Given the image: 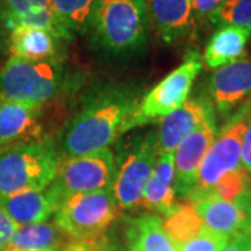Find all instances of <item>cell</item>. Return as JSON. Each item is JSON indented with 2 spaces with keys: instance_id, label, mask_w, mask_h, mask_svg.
<instances>
[{
  "instance_id": "f546056e",
  "label": "cell",
  "mask_w": 251,
  "mask_h": 251,
  "mask_svg": "<svg viewBox=\"0 0 251 251\" xmlns=\"http://www.w3.org/2000/svg\"><path fill=\"white\" fill-rule=\"evenodd\" d=\"M242 166L251 176V126L247 128L242 150Z\"/></svg>"
},
{
  "instance_id": "7c38bea8",
  "label": "cell",
  "mask_w": 251,
  "mask_h": 251,
  "mask_svg": "<svg viewBox=\"0 0 251 251\" xmlns=\"http://www.w3.org/2000/svg\"><path fill=\"white\" fill-rule=\"evenodd\" d=\"M208 92L221 115H229L251 95V56L215 70L209 77Z\"/></svg>"
},
{
  "instance_id": "d6986e66",
  "label": "cell",
  "mask_w": 251,
  "mask_h": 251,
  "mask_svg": "<svg viewBox=\"0 0 251 251\" xmlns=\"http://www.w3.org/2000/svg\"><path fill=\"white\" fill-rule=\"evenodd\" d=\"M0 205L18 226L46 222L53 215L57 201L49 187L28 190L11 196H0Z\"/></svg>"
},
{
  "instance_id": "1f68e13d",
  "label": "cell",
  "mask_w": 251,
  "mask_h": 251,
  "mask_svg": "<svg viewBox=\"0 0 251 251\" xmlns=\"http://www.w3.org/2000/svg\"><path fill=\"white\" fill-rule=\"evenodd\" d=\"M242 251H251V243L244 233L242 234Z\"/></svg>"
},
{
  "instance_id": "4fadbf2b",
  "label": "cell",
  "mask_w": 251,
  "mask_h": 251,
  "mask_svg": "<svg viewBox=\"0 0 251 251\" xmlns=\"http://www.w3.org/2000/svg\"><path fill=\"white\" fill-rule=\"evenodd\" d=\"M41 28L52 31L70 42L52 9V0H0V28L6 35L14 28Z\"/></svg>"
},
{
  "instance_id": "83f0119b",
  "label": "cell",
  "mask_w": 251,
  "mask_h": 251,
  "mask_svg": "<svg viewBox=\"0 0 251 251\" xmlns=\"http://www.w3.org/2000/svg\"><path fill=\"white\" fill-rule=\"evenodd\" d=\"M227 0H191V10H193V20L194 24L208 23L211 16L225 4Z\"/></svg>"
},
{
  "instance_id": "5b68a950",
  "label": "cell",
  "mask_w": 251,
  "mask_h": 251,
  "mask_svg": "<svg viewBox=\"0 0 251 251\" xmlns=\"http://www.w3.org/2000/svg\"><path fill=\"white\" fill-rule=\"evenodd\" d=\"M202 56L197 50H190L184 60L163 80L156 84L127 117L122 134L135 127L145 126L156 119H162L187 102L193 84L202 69Z\"/></svg>"
},
{
  "instance_id": "cb8c5ba5",
  "label": "cell",
  "mask_w": 251,
  "mask_h": 251,
  "mask_svg": "<svg viewBox=\"0 0 251 251\" xmlns=\"http://www.w3.org/2000/svg\"><path fill=\"white\" fill-rule=\"evenodd\" d=\"M98 0H52V9L64 31L73 36L84 32Z\"/></svg>"
},
{
  "instance_id": "8fae6325",
  "label": "cell",
  "mask_w": 251,
  "mask_h": 251,
  "mask_svg": "<svg viewBox=\"0 0 251 251\" xmlns=\"http://www.w3.org/2000/svg\"><path fill=\"white\" fill-rule=\"evenodd\" d=\"M191 202L208 230L227 239L244 233L251 215V191L237 201H226L209 193Z\"/></svg>"
},
{
  "instance_id": "9a60e30c",
  "label": "cell",
  "mask_w": 251,
  "mask_h": 251,
  "mask_svg": "<svg viewBox=\"0 0 251 251\" xmlns=\"http://www.w3.org/2000/svg\"><path fill=\"white\" fill-rule=\"evenodd\" d=\"M147 13L151 29L166 45L184 39L194 25L191 0H147Z\"/></svg>"
},
{
  "instance_id": "ac0fdd59",
  "label": "cell",
  "mask_w": 251,
  "mask_h": 251,
  "mask_svg": "<svg viewBox=\"0 0 251 251\" xmlns=\"http://www.w3.org/2000/svg\"><path fill=\"white\" fill-rule=\"evenodd\" d=\"M42 106L0 98V145L41 138Z\"/></svg>"
},
{
  "instance_id": "5bb4252c",
  "label": "cell",
  "mask_w": 251,
  "mask_h": 251,
  "mask_svg": "<svg viewBox=\"0 0 251 251\" xmlns=\"http://www.w3.org/2000/svg\"><path fill=\"white\" fill-rule=\"evenodd\" d=\"M209 120H215L214 108L209 102L198 98L187 100L183 106L161 119L156 133L159 152H175L186 135Z\"/></svg>"
},
{
  "instance_id": "e0dca14e",
  "label": "cell",
  "mask_w": 251,
  "mask_h": 251,
  "mask_svg": "<svg viewBox=\"0 0 251 251\" xmlns=\"http://www.w3.org/2000/svg\"><path fill=\"white\" fill-rule=\"evenodd\" d=\"M66 42L52 31L28 27L14 28L6 38L10 54L27 60L62 59Z\"/></svg>"
},
{
  "instance_id": "7a4b0ae2",
  "label": "cell",
  "mask_w": 251,
  "mask_h": 251,
  "mask_svg": "<svg viewBox=\"0 0 251 251\" xmlns=\"http://www.w3.org/2000/svg\"><path fill=\"white\" fill-rule=\"evenodd\" d=\"M147 0H98L84 34L91 45L109 57H130L150 38Z\"/></svg>"
},
{
  "instance_id": "f1b7e54d",
  "label": "cell",
  "mask_w": 251,
  "mask_h": 251,
  "mask_svg": "<svg viewBox=\"0 0 251 251\" xmlns=\"http://www.w3.org/2000/svg\"><path fill=\"white\" fill-rule=\"evenodd\" d=\"M18 227L20 226L13 222V219L7 215L3 206L0 205V246H9Z\"/></svg>"
},
{
  "instance_id": "d6a6232c",
  "label": "cell",
  "mask_w": 251,
  "mask_h": 251,
  "mask_svg": "<svg viewBox=\"0 0 251 251\" xmlns=\"http://www.w3.org/2000/svg\"><path fill=\"white\" fill-rule=\"evenodd\" d=\"M244 234L247 236V239L250 240L251 243V215L249 218V221H247V225H246V229H244Z\"/></svg>"
},
{
  "instance_id": "9c48e42d",
  "label": "cell",
  "mask_w": 251,
  "mask_h": 251,
  "mask_svg": "<svg viewBox=\"0 0 251 251\" xmlns=\"http://www.w3.org/2000/svg\"><path fill=\"white\" fill-rule=\"evenodd\" d=\"M249 122L236 115L225 126L206 152L198 171L196 186L187 200L193 201L211 193L222 176L242 166L243 140Z\"/></svg>"
},
{
  "instance_id": "30bf717a",
  "label": "cell",
  "mask_w": 251,
  "mask_h": 251,
  "mask_svg": "<svg viewBox=\"0 0 251 251\" xmlns=\"http://www.w3.org/2000/svg\"><path fill=\"white\" fill-rule=\"evenodd\" d=\"M215 138V120H209L186 135L175 150V190L181 201L190 197L200 166Z\"/></svg>"
},
{
  "instance_id": "44dd1931",
  "label": "cell",
  "mask_w": 251,
  "mask_h": 251,
  "mask_svg": "<svg viewBox=\"0 0 251 251\" xmlns=\"http://www.w3.org/2000/svg\"><path fill=\"white\" fill-rule=\"evenodd\" d=\"M251 31L246 28L225 25L219 27L206 42L202 63L211 70H218L242 59Z\"/></svg>"
},
{
  "instance_id": "836d02e7",
  "label": "cell",
  "mask_w": 251,
  "mask_h": 251,
  "mask_svg": "<svg viewBox=\"0 0 251 251\" xmlns=\"http://www.w3.org/2000/svg\"><path fill=\"white\" fill-rule=\"evenodd\" d=\"M102 251H117V249L116 247H113V246H110V244H108V246H106V247H105ZM126 251H130V250H126Z\"/></svg>"
},
{
  "instance_id": "ffe728a7",
  "label": "cell",
  "mask_w": 251,
  "mask_h": 251,
  "mask_svg": "<svg viewBox=\"0 0 251 251\" xmlns=\"http://www.w3.org/2000/svg\"><path fill=\"white\" fill-rule=\"evenodd\" d=\"M75 237L56 222L20 226L9 243V249L21 251H70Z\"/></svg>"
},
{
  "instance_id": "52a82bcc",
  "label": "cell",
  "mask_w": 251,
  "mask_h": 251,
  "mask_svg": "<svg viewBox=\"0 0 251 251\" xmlns=\"http://www.w3.org/2000/svg\"><path fill=\"white\" fill-rule=\"evenodd\" d=\"M115 172L116 161L109 148L88 155L64 158L59 162L57 173L48 187L59 205L64 198L74 194L112 188Z\"/></svg>"
},
{
  "instance_id": "ba28073f",
  "label": "cell",
  "mask_w": 251,
  "mask_h": 251,
  "mask_svg": "<svg viewBox=\"0 0 251 251\" xmlns=\"http://www.w3.org/2000/svg\"><path fill=\"white\" fill-rule=\"evenodd\" d=\"M158 152V134L152 131L120 159L112 183V193L120 209L141 206L145 186L152 173Z\"/></svg>"
},
{
  "instance_id": "3957f363",
  "label": "cell",
  "mask_w": 251,
  "mask_h": 251,
  "mask_svg": "<svg viewBox=\"0 0 251 251\" xmlns=\"http://www.w3.org/2000/svg\"><path fill=\"white\" fill-rule=\"evenodd\" d=\"M60 156L52 138L0 145V196L44 190L57 173Z\"/></svg>"
},
{
  "instance_id": "4dcf8cb0",
  "label": "cell",
  "mask_w": 251,
  "mask_h": 251,
  "mask_svg": "<svg viewBox=\"0 0 251 251\" xmlns=\"http://www.w3.org/2000/svg\"><path fill=\"white\" fill-rule=\"evenodd\" d=\"M242 234L243 233L230 237L229 242L226 243V246L221 251H242Z\"/></svg>"
},
{
  "instance_id": "277c9868",
  "label": "cell",
  "mask_w": 251,
  "mask_h": 251,
  "mask_svg": "<svg viewBox=\"0 0 251 251\" xmlns=\"http://www.w3.org/2000/svg\"><path fill=\"white\" fill-rule=\"evenodd\" d=\"M70 84L62 59L27 60L10 56L0 70V98L44 108Z\"/></svg>"
},
{
  "instance_id": "6da1fadb",
  "label": "cell",
  "mask_w": 251,
  "mask_h": 251,
  "mask_svg": "<svg viewBox=\"0 0 251 251\" xmlns=\"http://www.w3.org/2000/svg\"><path fill=\"white\" fill-rule=\"evenodd\" d=\"M140 102L138 92L125 84L106 85L85 99L64 125L57 138L60 159L88 155L109 148Z\"/></svg>"
},
{
  "instance_id": "484cf974",
  "label": "cell",
  "mask_w": 251,
  "mask_h": 251,
  "mask_svg": "<svg viewBox=\"0 0 251 251\" xmlns=\"http://www.w3.org/2000/svg\"><path fill=\"white\" fill-rule=\"evenodd\" d=\"M251 191V176L240 166L236 171L229 172L211 190V194L226 201H237ZM209 194V193H208Z\"/></svg>"
},
{
  "instance_id": "d4e9b609",
  "label": "cell",
  "mask_w": 251,
  "mask_h": 251,
  "mask_svg": "<svg viewBox=\"0 0 251 251\" xmlns=\"http://www.w3.org/2000/svg\"><path fill=\"white\" fill-rule=\"evenodd\" d=\"M208 24L218 28L234 25L251 31V0H227L211 16Z\"/></svg>"
},
{
  "instance_id": "4316f807",
  "label": "cell",
  "mask_w": 251,
  "mask_h": 251,
  "mask_svg": "<svg viewBox=\"0 0 251 251\" xmlns=\"http://www.w3.org/2000/svg\"><path fill=\"white\" fill-rule=\"evenodd\" d=\"M229 242L227 237L214 233L208 229H202L200 233L187 242L176 246L177 251H221Z\"/></svg>"
},
{
  "instance_id": "7402d4cb",
  "label": "cell",
  "mask_w": 251,
  "mask_h": 251,
  "mask_svg": "<svg viewBox=\"0 0 251 251\" xmlns=\"http://www.w3.org/2000/svg\"><path fill=\"white\" fill-rule=\"evenodd\" d=\"M126 240L127 250L130 251H177L163 230L161 216L156 214L127 219Z\"/></svg>"
},
{
  "instance_id": "d590c367",
  "label": "cell",
  "mask_w": 251,
  "mask_h": 251,
  "mask_svg": "<svg viewBox=\"0 0 251 251\" xmlns=\"http://www.w3.org/2000/svg\"><path fill=\"white\" fill-rule=\"evenodd\" d=\"M0 251H6V247L4 246H0Z\"/></svg>"
},
{
  "instance_id": "603a6c76",
  "label": "cell",
  "mask_w": 251,
  "mask_h": 251,
  "mask_svg": "<svg viewBox=\"0 0 251 251\" xmlns=\"http://www.w3.org/2000/svg\"><path fill=\"white\" fill-rule=\"evenodd\" d=\"M162 226L175 246L196 237L205 227L194 204L188 200L177 202L171 214L165 216Z\"/></svg>"
},
{
  "instance_id": "e575fe53",
  "label": "cell",
  "mask_w": 251,
  "mask_h": 251,
  "mask_svg": "<svg viewBox=\"0 0 251 251\" xmlns=\"http://www.w3.org/2000/svg\"><path fill=\"white\" fill-rule=\"evenodd\" d=\"M6 251H21V250H14V249H9V247H6Z\"/></svg>"
},
{
  "instance_id": "2e32d148",
  "label": "cell",
  "mask_w": 251,
  "mask_h": 251,
  "mask_svg": "<svg viewBox=\"0 0 251 251\" xmlns=\"http://www.w3.org/2000/svg\"><path fill=\"white\" fill-rule=\"evenodd\" d=\"M175 153L158 152L152 173L145 186L141 206L150 214L169 215L176 206Z\"/></svg>"
},
{
  "instance_id": "8992f818",
  "label": "cell",
  "mask_w": 251,
  "mask_h": 251,
  "mask_svg": "<svg viewBox=\"0 0 251 251\" xmlns=\"http://www.w3.org/2000/svg\"><path fill=\"white\" fill-rule=\"evenodd\" d=\"M112 188L74 194L60 201L54 222L77 239H100L119 216Z\"/></svg>"
}]
</instances>
